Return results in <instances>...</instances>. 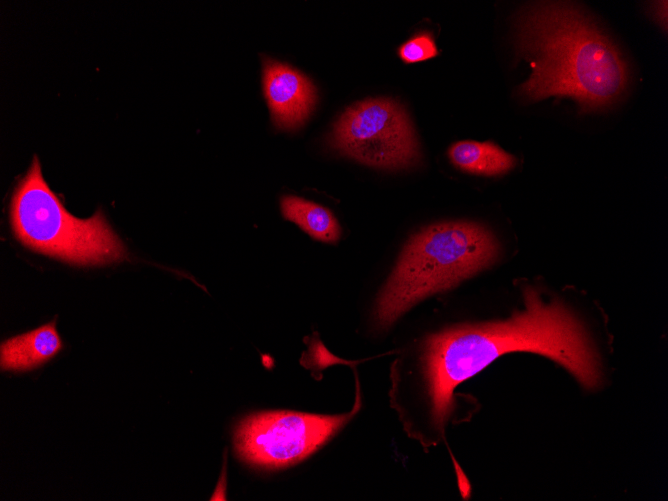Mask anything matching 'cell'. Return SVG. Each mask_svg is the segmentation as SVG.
I'll return each instance as SVG.
<instances>
[{"label":"cell","instance_id":"obj_1","mask_svg":"<svg viewBox=\"0 0 668 501\" xmlns=\"http://www.w3.org/2000/svg\"><path fill=\"white\" fill-rule=\"evenodd\" d=\"M525 308L503 321L455 326L431 335L423 361L432 417L442 426L453 408L456 387L498 357L516 351L546 356L579 383L596 388L600 362L576 316L560 301L545 302L533 288L524 291Z\"/></svg>","mask_w":668,"mask_h":501},{"label":"cell","instance_id":"obj_2","mask_svg":"<svg viewBox=\"0 0 668 501\" xmlns=\"http://www.w3.org/2000/svg\"><path fill=\"white\" fill-rule=\"evenodd\" d=\"M517 54L532 70L517 89L527 101L575 100L582 112L618 101L629 83L620 49L587 12L571 2H535L515 21Z\"/></svg>","mask_w":668,"mask_h":501},{"label":"cell","instance_id":"obj_3","mask_svg":"<svg viewBox=\"0 0 668 501\" xmlns=\"http://www.w3.org/2000/svg\"><path fill=\"white\" fill-rule=\"evenodd\" d=\"M499 244L485 226L468 221L440 222L412 236L403 248L374 310L379 327H388L424 298L446 291L487 268Z\"/></svg>","mask_w":668,"mask_h":501},{"label":"cell","instance_id":"obj_4","mask_svg":"<svg viewBox=\"0 0 668 501\" xmlns=\"http://www.w3.org/2000/svg\"><path fill=\"white\" fill-rule=\"evenodd\" d=\"M10 220L24 245L72 264H104L126 254L101 211L86 219L70 214L44 180L36 156L14 191Z\"/></svg>","mask_w":668,"mask_h":501},{"label":"cell","instance_id":"obj_5","mask_svg":"<svg viewBox=\"0 0 668 501\" xmlns=\"http://www.w3.org/2000/svg\"><path fill=\"white\" fill-rule=\"evenodd\" d=\"M328 142L339 154L376 168H408L421 155L408 113L390 98L349 106L335 122Z\"/></svg>","mask_w":668,"mask_h":501},{"label":"cell","instance_id":"obj_6","mask_svg":"<svg viewBox=\"0 0 668 501\" xmlns=\"http://www.w3.org/2000/svg\"><path fill=\"white\" fill-rule=\"evenodd\" d=\"M341 415H317L294 411L251 414L234 431V448L246 463L281 469L302 461L344 426L359 409Z\"/></svg>","mask_w":668,"mask_h":501},{"label":"cell","instance_id":"obj_7","mask_svg":"<svg viewBox=\"0 0 668 501\" xmlns=\"http://www.w3.org/2000/svg\"><path fill=\"white\" fill-rule=\"evenodd\" d=\"M263 91L272 122L279 130L300 128L317 101L316 87L305 74L268 57L263 59Z\"/></svg>","mask_w":668,"mask_h":501},{"label":"cell","instance_id":"obj_8","mask_svg":"<svg viewBox=\"0 0 668 501\" xmlns=\"http://www.w3.org/2000/svg\"><path fill=\"white\" fill-rule=\"evenodd\" d=\"M63 348L55 320L32 331L12 337L1 344L2 370L24 372L53 358Z\"/></svg>","mask_w":668,"mask_h":501},{"label":"cell","instance_id":"obj_9","mask_svg":"<svg viewBox=\"0 0 668 501\" xmlns=\"http://www.w3.org/2000/svg\"><path fill=\"white\" fill-rule=\"evenodd\" d=\"M448 157L458 169L486 176L504 174L516 164L513 155L490 141H458L450 146Z\"/></svg>","mask_w":668,"mask_h":501},{"label":"cell","instance_id":"obj_10","mask_svg":"<svg viewBox=\"0 0 668 501\" xmlns=\"http://www.w3.org/2000/svg\"><path fill=\"white\" fill-rule=\"evenodd\" d=\"M280 206L285 219L297 224L314 239L332 243L341 237L340 224L329 209L292 195L283 196Z\"/></svg>","mask_w":668,"mask_h":501},{"label":"cell","instance_id":"obj_11","mask_svg":"<svg viewBox=\"0 0 668 501\" xmlns=\"http://www.w3.org/2000/svg\"><path fill=\"white\" fill-rule=\"evenodd\" d=\"M398 53L403 62L416 63L437 56L438 49L430 34L421 33L403 43Z\"/></svg>","mask_w":668,"mask_h":501}]
</instances>
